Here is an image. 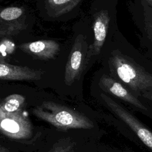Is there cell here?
<instances>
[{"instance_id": "obj_12", "label": "cell", "mask_w": 152, "mask_h": 152, "mask_svg": "<svg viewBox=\"0 0 152 152\" xmlns=\"http://www.w3.org/2000/svg\"><path fill=\"white\" fill-rule=\"evenodd\" d=\"M25 97L19 94H12L4 99L0 104V112L12 113L23 109Z\"/></svg>"}, {"instance_id": "obj_7", "label": "cell", "mask_w": 152, "mask_h": 152, "mask_svg": "<svg viewBox=\"0 0 152 152\" xmlns=\"http://www.w3.org/2000/svg\"><path fill=\"white\" fill-rule=\"evenodd\" d=\"M44 72L27 66L10 64L2 58L0 62V79L8 81H34L41 78Z\"/></svg>"}, {"instance_id": "obj_14", "label": "cell", "mask_w": 152, "mask_h": 152, "mask_svg": "<svg viewBox=\"0 0 152 152\" xmlns=\"http://www.w3.org/2000/svg\"><path fill=\"white\" fill-rule=\"evenodd\" d=\"M75 142L70 137H64L56 141L48 152H74Z\"/></svg>"}, {"instance_id": "obj_13", "label": "cell", "mask_w": 152, "mask_h": 152, "mask_svg": "<svg viewBox=\"0 0 152 152\" xmlns=\"http://www.w3.org/2000/svg\"><path fill=\"white\" fill-rule=\"evenodd\" d=\"M25 17L24 10L17 7H10L4 8L0 12V21L17 20Z\"/></svg>"}, {"instance_id": "obj_18", "label": "cell", "mask_w": 152, "mask_h": 152, "mask_svg": "<svg viewBox=\"0 0 152 152\" xmlns=\"http://www.w3.org/2000/svg\"><path fill=\"white\" fill-rule=\"evenodd\" d=\"M145 1L148 5H149L150 7H152V0H143Z\"/></svg>"}, {"instance_id": "obj_6", "label": "cell", "mask_w": 152, "mask_h": 152, "mask_svg": "<svg viewBox=\"0 0 152 152\" xmlns=\"http://www.w3.org/2000/svg\"><path fill=\"white\" fill-rule=\"evenodd\" d=\"M110 20V17L107 10H102L94 14L93 23L94 40L91 45L88 47L89 59L100 53L106 40Z\"/></svg>"}, {"instance_id": "obj_4", "label": "cell", "mask_w": 152, "mask_h": 152, "mask_svg": "<svg viewBox=\"0 0 152 152\" xmlns=\"http://www.w3.org/2000/svg\"><path fill=\"white\" fill-rule=\"evenodd\" d=\"M0 130L2 134L15 140L29 138L33 126L23 109L12 113L0 112Z\"/></svg>"}, {"instance_id": "obj_8", "label": "cell", "mask_w": 152, "mask_h": 152, "mask_svg": "<svg viewBox=\"0 0 152 152\" xmlns=\"http://www.w3.org/2000/svg\"><path fill=\"white\" fill-rule=\"evenodd\" d=\"M19 48L24 52L41 60L53 59L59 52V45L53 40H40L21 43Z\"/></svg>"}, {"instance_id": "obj_2", "label": "cell", "mask_w": 152, "mask_h": 152, "mask_svg": "<svg viewBox=\"0 0 152 152\" xmlns=\"http://www.w3.org/2000/svg\"><path fill=\"white\" fill-rule=\"evenodd\" d=\"M109 62L111 72L136 94L152 91V75L130 58L119 52H113Z\"/></svg>"}, {"instance_id": "obj_5", "label": "cell", "mask_w": 152, "mask_h": 152, "mask_svg": "<svg viewBox=\"0 0 152 152\" xmlns=\"http://www.w3.org/2000/svg\"><path fill=\"white\" fill-rule=\"evenodd\" d=\"M100 96L110 110L123 121L136 134L141 141L152 151V132L132 114L109 96L104 93H101Z\"/></svg>"}, {"instance_id": "obj_10", "label": "cell", "mask_w": 152, "mask_h": 152, "mask_svg": "<svg viewBox=\"0 0 152 152\" xmlns=\"http://www.w3.org/2000/svg\"><path fill=\"white\" fill-rule=\"evenodd\" d=\"M82 0H45L48 15L58 17L73 10Z\"/></svg>"}, {"instance_id": "obj_16", "label": "cell", "mask_w": 152, "mask_h": 152, "mask_svg": "<svg viewBox=\"0 0 152 152\" xmlns=\"http://www.w3.org/2000/svg\"><path fill=\"white\" fill-rule=\"evenodd\" d=\"M1 46L5 48L4 52L7 53H11L15 49V45L8 40H4V41H2Z\"/></svg>"}, {"instance_id": "obj_15", "label": "cell", "mask_w": 152, "mask_h": 152, "mask_svg": "<svg viewBox=\"0 0 152 152\" xmlns=\"http://www.w3.org/2000/svg\"><path fill=\"white\" fill-rule=\"evenodd\" d=\"M142 2L144 9L145 28L152 40V7L144 1Z\"/></svg>"}, {"instance_id": "obj_3", "label": "cell", "mask_w": 152, "mask_h": 152, "mask_svg": "<svg viewBox=\"0 0 152 152\" xmlns=\"http://www.w3.org/2000/svg\"><path fill=\"white\" fill-rule=\"evenodd\" d=\"M88 47L86 37L78 34L74 42L65 66L64 81L66 85L71 86L78 80L85 70L90 60Z\"/></svg>"}, {"instance_id": "obj_9", "label": "cell", "mask_w": 152, "mask_h": 152, "mask_svg": "<svg viewBox=\"0 0 152 152\" xmlns=\"http://www.w3.org/2000/svg\"><path fill=\"white\" fill-rule=\"evenodd\" d=\"M99 85L105 91L125 101L143 111H147V107L122 84L106 74H103L100 80Z\"/></svg>"}, {"instance_id": "obj_19", "label": "cell", "mask_w": 152, "mask_h": 152, "mask_svg": "<svg viewBox=\"0 0 152 152\" xmlns=\"http://www.w3.org/2000/svg\"><path fill=\"white\" fill-rule=\"evenodd\" d=\"M151 98L152 99V94H151Z\"/></svg>"}, {"instance_id": "obj_11", "label": "cell", "mask_w": 152, "mask_h": 152, "mask_svg": "<svg viewBox=\"0 0 152 152\" xmlns=\"http://www.w3.org/2000/svg\"><path fill=\"white\" fill-rule=\"evenodd\" d=\"M25 19L26 17L17 20L0 21L1 37L14 36L25 30L27 26Z\"/></svg>"}, {"instance_id": "obj_1", "label": "cell", "mask_w": 152, "mask_h": 152, "mask_svg": "<svg viewBox=\"0 0 152 152\" xmlns=\"http://www.w3.org/2000/svg\"><path fill=\"white\" fill-rule=\"evenodd\" d=\"M33 114L58 129H90L94 123L87 116L75 110L51 101L43 102L32 109Z\"/></svg>"}, {"instance_id": "obj_17", "label": "cell", "mask_w": 152, "mask_h": 152, "mask_svg": "<svg viewBox=\"0 0 152 152\" xmlns=\"http://www.w3.org/2000/svg\"><path fill=\"white\" fill-rule=\"evenodd\" d=\"M0 152H10L9 150L4 147L1 146L0 148Z\"/></svg>"}]
</instances>
